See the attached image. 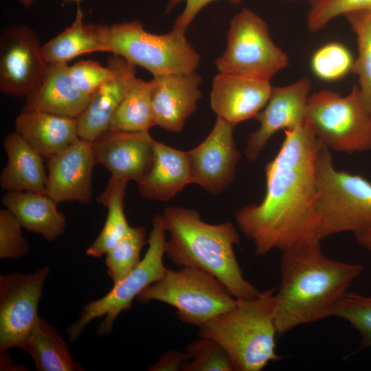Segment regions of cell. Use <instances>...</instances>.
<instances>
[{
	"mask_svg": "<svg viewBox=\"0 0 371 371\" xmlns=\"http://www.w3.org/2000/svg\"><path fill=\"white\" fill-rule=\"evenodd\" d=\"M284 133L280 150L265 168L263 199L234 213L256 256L322 241L316 210V161L322 143L306 119Z\"/></svg>",
	"mask_w": 371,
	"mask_h": 371,
	"instance_id": "obj_1",
	"label": "cell"
},
{
	"mask_svg": "<svg viewBox=\"0 0 371 371\" xmlns=\"http://www.w3.org/2000/svg\"><path fill=\"white\" fill-rule=\"evenodd\" d=\"M315 241L282 251L280 282L275 292L278 335L333 316L335 305L363 271L361 264L325 256Z\"/></svg>",
	"mask_w": 371,
	"mask_h": 371,
	"instance_id": "obj_2",
	"label": "cell"
},
{
	"mask_svg": "<svg viewBox=\"0 0 371 371\" xmlns=\"http://www.w3.org/2000/svg\"><path fill=\"white\" fill-rule=\"evenodd\" d=\"M162 216L169 233L165 254L179 267H193L215 276L236 299H254L260 292L244 277L234 253L239 234L229 221L209 224L194 209L165 208Z\"/></svg>",
	"mask_w": 371,
	"mask_h": 371,
	"instance_id": "obj_3",
	"label": "cell"
},
{
	"mask_svg": "<svg viewBox=\"0 0 371 371\" xmlns=\"http://www.w3.org/2000/svg\"><path fill=\"white\" fill-rule=\"evenodd\" d=\"M271 288L254 299H236L235 307L198 327L225 350L234 371H261L280 360L276 353L275 292Z\"/></svg>",
	"mask_w": 371,
	"mask_h": 371,
	"instance_id": "obj_4",
	"label": "cell"
},
{
	"mask_svg": "<svg viewBox=\"0 0 371 371\" xmlns=\"http://www.w3.org/2000/svg\"><path fill=\"white\" fill-rule=\"evenodd\" d=\"M95 27L106 52L147 69L153 76L193 71L199 64L200 55L185 32L172 29L166 34H152L138 20Z\"/></svg>",
	"mask_w": 371,
	"mask_h": 371,
	"instance_id": "obj_5",
	"label": "cell"
},
{
	"mask_svg": "<svg viewBox=\"0 0 371 371\" xmlns=\"http://www.w3.org/2000/svg\"><path fill=\"white\" fill-rule=\"evenodd\" d=\"M316 210L322 240L341 232L371 229V182L337 170L330 150L321 144L316 161Z\"/></svg>",
	"mask_w": 371,
	"mask_h": 371,
	"instance_id": "obj_6",
	"label": "cell"
},
{
	"mask_svg": "<svg viewBox=\"0 0 371 371\" xmlns=\"http://www.w3.org/2000/svg\"><path fill=\"white\" fill-rule=\"evenodd\" d=\"M179 268H166L162 278L137 295L138 302L169 304L179 320L198 327L235 307L236 298L215 276L196 267Z\"/></svg>",
	"mask_w": 371,
	"mask_h": 371,
	"instance_id": "obj_7",
	"label": "cell"
},
{
	"mask_svg": "<svg viewBox=\"0 0 371 371\" xmlns=\"http://www.w3.org/2000/svg\"><path fill=\"white\" fill-rule=\"evenodd\" d=\"M306 119L330 151L352 154L371 151V113L358 85L346 95L323 89L309 95Z\"/></svg>",
	"mask_w": 371,
	"mask_h": 371,
	"instance_id": "obj_8",
	"label": "cell"
},
{
	"mask_svg": "<svg viewBox=\"0 0 371 371\" xmlns=\"http://www.w3.org/2000/svg\"><path fill=\"white\" fill-rule=\"evenodd\" d=\"M166 232L162 215H155L147 240L148 248L144 258L126 278L113 284L106 295L84 306L79 318L67 330L71 341H75L91 321L102 316H105V318L98 326V334L100 336L109 334L120 313L130 309L135 297L163 277L166 269L163 261L166 243Z\"/></svg>",
	"mask_w": 371,
	"mask_h": 371,
	"instance_id": "obj_9",
	"label": "cell"
},
{
	"mask_svg": "<svg viewBox=\"0 0 371 371\" xmlns=\"http://www.w3.org/2000/svg\"><path fill=\"white\" fill-rule=\"evenodd\" d=\"M288 64L287 55L271 39L267 23L248 8L231 19L226 48L214 62L219 73L265 81Z\"/></svg>",
	"mask_w": 371,
	"mask_h": 371,
	"instance_id": "obj_10",
	"label": "cell"
},
{
	"mask_svg": "<svg viewBox=\"0 0 371 371\" xmlns=\"http://www.w3.org/2000/svg\"><path fill=\"white\" fill-rule=\"evenodd\" d=\"M49 272L45 266L28 274L0 276V349L23 350L36 322L38 305Z\"/></svg>",
	"mask_w": 371,
	"mask_h": 371,
	"instance_id": "obj_11",
	"label": "cell"
},
{
	"mask_svg": "<svg viewBox=\"0 0 371 371\" xmlns=\"http://www.w3.org/2000/svg\"><path fill=\"white\" fill-rule=\"evenodd\" d=\"M36 33L27 25H12L0 36V89L9 95L27 97L41 82L48 67Z\"/></svg>",
	"mask_w": 371,
	"mask_h": 371,
	"instance_id": "obj_12",
	"label": "cell"
},
{
	"mask_svg": "<svg viewBox=\"0 0 371 371\" xmlns=\"http://www.w3.org/2000/svg\"><path fill=\"white\" fill-rule=\"evenodd\" d=\"M235 126L218 117L207 137L196 147L186 151L192 183L218 194L234 181L241 157L233 136Z\"/></svg>",
	"mask_w": 371,
	"mask_h": 371,
	"instance_id": "obj_13",
	"label": "cell"
},
{
	"mask_svg": "<svg viewBox=\"0 0 371 371\" xmlns=\"http://www.w3.org/2000/svg\"><path fill=\"white\" fill-rule=\"evenodd\" d=\"M310 89L311 81L306 77L287 86L272 87L267 104L255 117L260 126L247 140L245 155L249 163L258 159L276 132L293 128L305 120Z\"/></svg>",
	"mask_w": 371,
	"mask_h": 371,
	"instance_id": "obj_14",
	"label": "cell"
},
{
	"mask_svg": "<svg viewBox=\"0 0 371 371\" xmlns=\"http://www.w3.org/2000/svg\"><path fill=\"white\" fill-rule=\"evenodd\" d=\"M95 164L91 142L79 138L47 160L45 194L57 203H90L93 196L92 172Z\"/></svg>",
	"mask_w": 371,
	"mask_h": 371,
	"instance_id": "obj_15",
	"label": "cell"
},
{
	"mask_svg": "<svg viewBox=\"0 0 371 371\" xmlns=\"http://www.w3.org/2000/svg\"><path fill=\"white\" fill-rule=\"evenodd\" d=\"M154 140L148 131L107 130L91 144L97 164L108 169L111 176L138 183L152 165Z\"/></svg>",
	"mask_w": 371,
	"mask_h": 371,
	"instance_id": "obj_16",
	"label": "cell"
},
{
	"mask_svg": "<svg viewBox=\"0 0 371 371\" xmlns=\"http://www.w3.org/2000/svg\"><path fill=\"white\" fill-rule=\"evenodd\" d=\"M152 107L155 124L179 133L201 97V77L189 71L153 76Z\"/></svg>",
	"mask_w": 371,
	"mask_h": 371,
	"instance_id": "obj_17",
	"label": "cell"
},
{
	"mask_svg": "<svg viewBox=\"0 0 371 371\" xmlns=\"http://www.w3.org/2000/svg\"><path fill=\"white\" fill-rule=\"evenodd\" d=\"M270 81L219 73L212 83L210 106L218 117L236 126L256 117L270 96Z\"/></svg>",
	"mask_w": 371,
	"mask_h": 371,
	"instance_id": "obj_18",
	"label": "cell"
},
{
	"mask_svg": "<svg viewBox=\"0 0 371 371\" xmlns=\"http://www.w3.org/2000/svg\"><path fill=\"white\" fill-rule=\"evenodd\" d=\"M106 63L113 76L97 89L78 118L79 137L90 142L109 129L114 112L137 78L135 66L124 58L112 54Z\"/></svg>",
	"mask_w": 371,
	"mask_h": 371,
	"instance_id": "obj_19",
	"label": "cell"
},
{
	"mask_svg": "<svg viewBox=\"0 0 371 371\" xmlns=\"http://www.w3.org/2000/svg\"><path fill=\"white\" fill-rule=\"evenodd\" d=\"M15 131L44 159L59 154L80 137L78 118L39 110L22 109Z\"/></svg>",
	"mask_w": 371,
	"mask_h": 371,
	"instance_id": "obj_20",
	"label": "cell"
},
{
	"mask_svg": "<svg viewBox=\"0 0 371 371\" xmlns=\"http://www.w3.org/2000/svg\"><path fill=\"white\" fill-rule=\"evenodd\" d=\"M91 99L73 82L68 64H50L41 82L25 97L23 109L78 118Z\"/></svg>",
	"mask_w": 371,
	"mask_h": 371,
	"instance_id": "obj_21",
	"label": "cell"
},
{
	"mask_svg": "<svg viewBox=\"0 0 371 371\" xmlns=\"http://www.w3.org/2000/svg\"><path fill=\"white\" fill-rule=\"evenodd\" d=\"M137 183L143 198L161 202L170 201L192 183L186 152L154 140L152 165Z\"/></svg>",
	"mask_w": 371,
	"mask_h": 371,
	"instance_id": "obj_22",
	"label": "cell"
},
{
	"mask_svg": "<svg viewBox=\"0 0 371 371\" xmlns=\"http://www.w3.org/2000/svg\"><path fill=\"white\" fill-rule=\"evenodd\" d=\"M1 203L23 228L41 234L47 241L58 239L65 232V214L58 210V203L45 193L6 192Z\"/></svg>",
	"mask_w": 371,
	"mask_h": 371,
	"instance_id": "obj_23",
	"label": "cell"
},
{
	"mask_svg": "<svg viewBox=\"0 0 371 371\" xmlns=\"http://www.w3.org/2000/svg\"><path fill=\"white\" fill-rule=\"evenodd\" d=\"M7 163L0 176V186L6 192L45 193L47 173L43 158L16 131L4 138Z\"/></svg>",
	"mask_w": 371,
	"mask_h": 371,
	"instance_id": "obj_24",
	"label": "cell"
},
{
	"mask_svg": "<svg viewBox=\"0 0 371 371\" xmlns=\"http://www.w3.org/2000/svg\"><path fill=\"white\" fill-rule=\"evenodd\" d=\"M84 14L78 4L74 21L62 32L42 45L45 62L48 64H67L73 58L85 54L104 52L93 24L83 23Z\"/></svg>",
	"mask_w": 371,
	"mask_h": 371,
	"instance_id": "obj_25",
	"label": "cell"
},
{
	"mask_svg": "<svg viewBox=\"0 0 371 371\" xmlns=\"http://www.w3.org/2000/svg\"><path fill=\"white\" fill-rule=\"evenodd\" d=\"M23 350L32 357L38 371L84 370L72 359L60 335L40 317Z\"/></svg>",
	"mask_w": 371,
	"mask_h": 371,
	"instance_id": "obj_26",
	"label": "cell"
},
{
	"mask_svg": "<svg viewBox=\"0 0 371 371\" xmlns=\"http://www.w3.org/2000/svg\"><path fill=\"white\" fill-rule=\"evenodd\" d=\"M126 180L111 176L98 202L107 208L104 225L93 243L86 251L88 256L100 258L113 248L128 232L131 226L124 214Z\"/></svg>",
	"mask_w": 371,
	"mask_h": 371,
	"instance_id": "obj_27",
	"label": "cell"
},
{
	"mask_svg": "<svg viewBox=\"0 0 371 371\" xmlns=\"http://www.w3.org/2000/svg\"><path fill=\"white\" fill-rule=\"evenodd\" d=\"M153 80L137 78L114 112L108 130L124 132L148 131L155 126L153 107Z\"/></svg>",
	"mask_w": 371,
	"mask_h": 371,
	"instance_id": "obj_28",
	"label": "cell"
},
{
	"mask_svg": "<svg viewBox=\"0 0 371 371\" xmlns=\"http://www.w3.org/2000/svg\"><path fill=\"white\" fill-rule=\"evenodd\" d=\"M344 16L357 36L358 56L352 71L358 76L361 98L371 113V12H350Z\"/></svg>",
	"mask_w": 371,
	"mask_h": 371,
	"instance_id": "obj_29",
	"label": "cell"
},
{
	"mask_svg": "<svg viewBox=\"0 0 371 371\" xmlns=\"http://www.w3.org/2000/svg\"><path fill=\"white\" fill-rule=\"evenodd\" d=\"M146 242L144 227H130L126 234L106 254L107 273L113 284L122 280L139 265L140 252Z\"/></svg>",
	"mask_w": 371,
	"mask_h": 371,
	"instance_id": "obj_30",
	"label": "cell"
},
{
	"mask_svg": "<svg viewBox=\"0 0 371 371\" xmlns=\"http://www.w3.org/2000/svg\"><path fill=\"white\" fill-rule=\"evenodd\" d=\"M333 316L346 321L357 331L359 350L371 348V296L348 291L335 305Z\"/></svg>",
	"mask_w": 371,
	"mask_h": 371,
	"instance_id": "obj_31",
	"label": "cell"
},
{
	"mask_svg": "<svg viewBox=\"0 0 371 371\" xmlns=\"http://www.w3.org/2000/svg\"><path fill=\"white\" fill-rule=\"evenodd\" d=\"M355 60L346 47L337 42L327 43L313 54L311 67L313 74L324 81L341 79L352 70Z\"/></svg>",
	"mask_w": 371,
	"mask_h": 371,
	"instance_id": "obj_32",
	"label": "cell"
},
{
	"mask_svg": "<svg viewBox=\"0 0 371 371\" xmlns=\"http://www.w3.org/2000/svg\"><path fill=\"white\" fill-rule=\"evenodd\" d=\"M186 352L190 360L183 371H234L225 349L213 339L200 337L187 346Z\"/></svg>",
	"mask_w": 371,
	"mask_h": 371,
	"instance_id": "obj_33",
	"label": "cell"
},
{
	"mask_svg": "<svg viewBox=\"0 0 371 371\" xmlns=\"http://www.w3.org/2000/svg\"><path fill=\"white\" fill-rule=\"evenodd\" d=\"M360 11L371 12V0H322L308 11L307 27L311 31H319L338 16Z\"/></svg>",
	"mask_w": 371,
	"mask_h": 371,
	"instance_id": "obj_34",
	"label": "cell"
},
{
	"mask_svg": "<svg viewBox=\"0 0 371 371\" xmlns=\"http://www.w3.org/2000/svg\"><path fill=\"white\" fill-rule=\"evenodd\" d=\"M22 226L16 216L7 208L0 210V258H19L30 249L23 238Z\"/></svg>",
	"mask_w": 371,
	"mask_h": 371,
	"instance_id": "obj_35",
	"label": "cell"
},
{
	"mask_svg": "<svg viewBox=\"0 0 371 371\" xmlns=\"http://www.w3.org/2000/svg\"><path fill=\"white\" fill-rule=\"evenodd\" d=\"M69 72L76 87L91 97L114 74L109 66L104 67L92 60H80L69 66Z\"/></svg>",
	"mask_w": 371,
	"mask_h": 371,
	"instance_id": "obj_36",
	"label": "cell"
},
{
	"mask_svg": "<svg viewBox=\"0 0 371 371\" xmlns=\"http://www.w3.org/2000/svg\"><path fill=\"white\" fill-rule=\"evenodd\" d=\"M215 0H169L166 11L170 12L179 3L184 1L185 8L177 18L172 29L185 32L198 13L207 4ZM232 3H239L242 0H227Z\"/></svg>",
	"mask_w": 371,
	"mask_h": 371,
	"instance_id": "obj_37",
	"label": "cell"
},
{
	"mask_svg": "<svg viewBox=\"0 0 371 371\" xmlns=\"http://www.w3.org/2000/svg\"><path fill=\"white\" fill-rule=\"evenodd\" d=\"M190 360L186 352L169 350L163 353L158 361L150 366V371H179L182 370L185 364Z\"/></svg>",
	"mask_w": 371,
	"mask_h": 371,
	"instance_id": "obj_38",
	"label": "cell"
},
{
	"mask_svg": "<svg viewBox=\"0 0 371 371\" xmlns=\"http://www.w3.org/2000/svg\"><path fill=\"white\" fill-rule=\"evenodd\" d=\"M354 235L361 246L371 251V229L357 232Z\"/></svg>",
	"mask_w": 371,
	"mask_h": 371,
	"instance_id": "obj_39",
	"label": "cell"
},
{
	"mask_svg": "<svg viewBox=\"0 0 371 371\" xmlns=\"http://www.w3.org/2000/svg\"><path fill=\"white\" fill-rule=\"evenodd\" d=\"M19 3L25 8H30L35 0H18ZM65 2H76L80 4L82 0H63Z\"/></svg>",
	"mask_w": 371,
	"mask_h": 371,
	"instance_id": "obj_40",
	"label": "cell"
},
{
	"mask_svg": "<svg viewBox=\"0 0 371 371\" xmlns=\"http://www.w3.org/2000/svg\"><path fill=\"white\" fill-rule=\"evenodd\" d=\"M307 1L308 3L311 5V6H312L322 0H307Z\"/></svg>",
	"mask_w": 371,
	"mask_h": 371,
	"instance_id": "obj_41",
	"label": "cell"
},
{
	"mask_svg": "<svg viewBox=\"0 0 371 371\" xmlns=\"http://www.w3.org/2000/svg\"><path fill=\"white\" fill-rule=\"evenodd\" d=\"M287 1H295V0H287Z\"/></svg>",
	"mask_w": 371,
	"mask_h": 371,
	"instance_id": "obj_42",
	"label": "cell"
}]
</instances>
